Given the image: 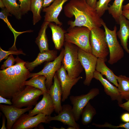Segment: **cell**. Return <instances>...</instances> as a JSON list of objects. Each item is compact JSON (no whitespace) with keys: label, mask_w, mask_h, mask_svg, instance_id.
I'll use <instances>...</instances> for the list:
<instances>
[{"label":"cell","mask_w":129,"mask_h":129,"mask_svg":"<svg viewBox=\"0 0 129 129\" xmlns=\"http://www.w3.org/2000/svg\"><path fill=\"white\" fill-rule=\"evenodd\" d=\"M43 0H31L30 11L33 14V23L35 25L40 21L42 17L41 12L43 7Z\"/></svg>","instance_id":"cell-29"},{"label":"cell","mask_w":129,"mask_h":129,"mask_svg":"<svg viewBox=\"0 0 129 129\" xmlns=\"http://www.w3.org/2000/svg\"><path fill=\"white\" fill-rule=\"evenodd\" d=\"M49 22L44 21L36 38L35 42L38 46L40 52L48 50V44L46 31Z\"/></svg>","instance_id":"cell-23"},{"label":"cell","mask_w":129,"mask_h":129,"mask_svg":"<svg viewBox=\"0 0 129 129\" xmlns=\"http://www.w3.org/2000/svg\"><path fill=\"white\" fill-rule=\"evenodd\" d=\"M64 48H62L59 55L52 61L47 62L43 69L36 73H31L29 78L37 75L44 76L46 78L45 85L48 91L53 84V79L57 71L60 68L64 55Z\"/></svg>","instance_id":"cell-8"},{"label":"cell","mask_w":129,"mask_h":129,"mask_svg":"<svg viewBox=\"0 0 129 129\" xmlns=\"http://www.w3.org/2000/svg\"><path fill=\"white\" fill-rule=\"evenodd\" d=\"M124 0H114L112 5H109L108 10L110 14L119 24V19L122 15L123 3Z\"/></svg>","instance_id":"cell-30"},{"label":"cell","mask_w":129,"mask_h":129,"mask_svg":"<svg viewBox=\"0 0 129 129\" xmlns=\"http://www.w3.org/2000/svg\"><path fill=\"white\" fill-rule=\"evenodd\" d=\"M48 116L41 113L32 116H28L27 113H24L15 123L12 129H32L37 127L41 123H48Z\"/></svg>","instance_id":"cell-11"},{"label":"cell","mask_w":129,"mask_h":129,"mask_svg":"<svg viewBox=\"0 0 129 129\" xmlns=\"http://www.w3.org/2000/svg\"><path fill=\"white\" fill-rule=\"evenodd\" d=\"M90 42L92 53L97 58H106L109 54L105 32L100 27L91 30Z\"/></svg>","instance_id":"cell-6"},{"label":"cell","mask_w":129,"mask_h":129,"mask_svg":"<svg viewBox=\"0 0 129 129\" xmlns=\"http://www.w3.org/2000/svg\"><path fill=\"white\" fill-rule=\"evenodd\" d=\"M5 117L4 116H3L2 117V125L1 128V129H7L5 126Z\"/></svg>","instance_id":"cell-42"},{"label":"cell","mask_w":129,"mask_h":129,"mask_svg":"<svg viewBox=\"0 0 129 129\" xmlns=\"http://www.w3.org/2000/svg\"><path fill=\"white\" fill-rule=\"evenodd\" d=\"M119 128H124L126 129H129V123H121L118 125L114 126V129H117Z\"/></svg>","instance_id":"cell-38"},{"label":"cell","mask_w":129,"mask_h":129,"mask_svg":"<svg viewBox=\"0 0 129 129\" xmlns=\"http://www.w3.org/2000/svg\"><path fill=\"white\" fill-rule=\"evenodd\" d=\"M0 7L2 9L5 8V6L2 0H0Z\"/></svg>","instance_id":"cell-43"},{"label":"cell","mask_w":129,"mask_h":129,"mask_svg":"<svg viewBox=\"0 0 129 129\" xmlns=\"http://www.w3.org/2000/svg\"><path fill=\"white\" fill-rule=\"evenodd\" d=\"M119 20L120 28L117 33V35L120 40L121 46L125 51L129 54V49L128 47L129 38V22L122 14L120 16Z\"/></svg>","instance_id":"cell-20"},{"label":"cell","mask_w":129,"mask_h":129,"mask_svg":"<svg viewBox=\"0 0 129 129\" xmlns=\"http://www.w3.org/2000/svg\"><path fill=\"white\" fill-rule=\"evenodd\" d=\"M11 15L5 8L0 11V18L2 19L7 25L12 32L13 33L14 37V41L12 46L9 49V50H17L16 47L15 43L17 37L20 34L26 32H32V30H30L22 32H18L16 31L12 27L8 19V16Z\"/></svg>","instance_id":"cell-26"},{"label":"cell","mask_w":129,"mask_h":129,"mask_svg":"<svg viewBox=\"0 0 129 129\" xmlns=\"http://www.w3.org/2000/svg\"><path fill=\"white\" fill-rule=\"evenodd\" d=\"M67 129H75L73 127L71 126H68Z\"/></svg>","instance_id":"cell-45"},{"label":"cell","mask_w":129,"mask_h":129,"mask_svg":"<svg viewBox=\"0 0 129 129\" xmlns=\"http://www.w3.org/2000/svg\"><path fill=\"white\" fill-rule=\"evenodd\" d=\"M33 106L21 108L12 105H0V109L7 119L6 128L12 129L15 123L25 113L32 109Z\"/></svg>","instance_id":"cell-14"},{"label":"cell","mask_w":129,"mask_h":129,"mask_svg":"<svg viewBox=\"0 0 129 129\" xmlns=\"http://www.w3.org/2000/svg\"><path fill=\"white\" fill-rule=\"evenodd\" d=\"M72 108V107L69 104L63 105L62 106L61 111L57 115L54 117L51 115L48 116L47 120L48 123L52 121H57L64 125L72 126L75 129H80V126L76 122Z\"/></svg>","instance_id":"cell-13"},{"label":"cell","mask_w":129,"mask_h":129,"mask_svg":"<svg viewBox=\"0 0 129 129\" xmlns=\"http://www.w3.org/2000/svg\"><path fill=\"white\" fill-rule=\"evenodd\" d=\"M120 119L124 123H129V113H123L120 116Z\"/></svg>","instance_id":"cell-35"},{"label":"cell","mask_w":129,"mask_h":129,"mask_svg":"<svg viewBox=\"0 0 129 129\" xmlns=\"http://www.w3.org/2000/svg\"><path fill=\"white\" fill-rule=\"evenodd\" d=\"M20 54H22L24 55H26L21 50L16 51L9 50L8 51H5L2 49L0 47V62H1L4 59H6L10 55L14 54L18 55Z\"/></svg>","instance_id":"cell-32"},{"label":"cell","mask_w":129,"mask_h":129,"mask_svg":"<svg viewBox=\"0 0 129 129\" xmlns=\"http://www.w3.org/2000/svg\"><path fill=\"white\" fill-rule=\"evenodd\" d=\"M43 93L39 89L30 86H26L23 90L12 98V105L20 108L36 105L39 97Z\"/></svg>","instance_id":"cell-7"},{"label":"cell","mask_w":129,"mask_h":129,"mask_svg":"<svg viewBox=\"0 0 129 129\" xmlns=\"http://www.w3.org/2000/svg\"><path fill=\"white\" fill-rule=\"evenodd\" d=\"M43 95L41 100L37 103L34 108L29 111L28 116H33L40 113L48 116L54 111L53 103L48 92H44Z\"/></svg>","instance_id":"cell-16"},{"label":"cell","mask_w":129,"mask_h":129,"mask_svg":"<svg viewBox=\"0 0 129 129\" xmlns=\"http://www.w3.org/2000/svg\"><path fill=\"white\" fill-rule=\"evenodd\" d=\"M112 0H99L97 1L95 9L99 16L101 17L108 10L109 3Z\"/></svg>","instance_id":"cell-31"},{"label":"cell","mask_w":129,"mask_h":129,"mask_svg":"<svg viewBox=\"0 0 129 129\" xmlns=\"http://www.w3.org/2000/svg\"><path fill=\"white\" fill-rule=\"evenodd\" d=\"M22 15L27 13L30 11L31 0H19Z\"/></svg>","instance_id":"cell-33"},{"label":"cell","mask_w":129,"mask_h":129,"mask_svg":"<svg viewBox=\"0 0 129 129\" xmlns=\"http://www.w3.org/2000/svg\"><path fill=\"white\" fill-rule=\"evenodd\" d=\"M64 55L62 65L72 78L80 76L84 69L78 57L79 47L75 45L65 41L64 44Z\"/></svg>","instance_id":"cell-3"},{"label":"cell","mask_w":129,"mask_h":129,"mask_svg":"<svg viewBox=\"0 0 129 129\" xmlns=\"http://www.w3.org/2000/svg\"><path fill=\"white\" fill-rule=\"evenodd\" d=\"M105 29L106 38L109 50V58L108 63L111 65L117 63L124 56V50L118 40L117 27L115 26L113 30L109 29L105 23H102Z\"/></svg>","instance_id":"cell-5"},{"label":"cell","mask_w":129,"mask_h":129,"mask_svg":"<svg viewBox=\"0 0 129 129\" xmlns=\"http://www.w3.org/2000/svg\"><path fill=\"white\" fill-rule=\"evenodd\" d=\"M64 11L66 17H75L74 21L68 22L70 27L84 26L91 30L102 26L103 20L99 16L95 9L84 0H70L64 6Z\"/></svg>","instance_id":"cell-2"},{"label":"cell","mask_w":129,"mask_h":129,"mask_svg":"<svg viewBox=\"0 0 129 129\" xmlns=\"http://www.w3.org/2000/svg\"><path fill=\"white\" fill-rule=\"evenodd\" d=\"M57 52L54 50H49L39 53L36 59L31 62H26L25 65L30 71L44 62L51 61L54 60L57 57Z\"/></svg>","instance_id":"cell-19"},{"label":"cell","mask_w":129,"mask_h":129,"mask_svg":"<svg viewBox=\"0 0 129 129\" xmlns=\"http://www.w3.org/2000/svg\"><path fill=\"white\" fill-rule=\"evenodd\" d=\"M106 61V59L103 58H98L96 70L99 72L102 75H105L108 81L118 87V83L116 75L106 66L105 63V62Z\"/></svg>","instance_id":"cell-22"},{"label":"cell","mask_w":129,"mask_h":129,"mask_svg":"<svg viewBox=\"0 0 129 129\" xmlns=\"http://www.w3.org/2000/svg\"><path fill=\"white\" fill-rule=\"evenodd\" d=\"M78 54V59L85 71L86 77L83 84L89 86L94 78L98 58L92 53L86 52L79 48Z\"/></svg>","instance_id":"cell-9"},{"label":"cell","mask_w":129,"mask_h":129,"mask_svg":"<svg viewBox=\"0 0 129 129\" xmlns=\"http://www.w3.org/2000/svg\"><path fill=\"white\" fill-rule=\"evenodd\" d=\"M122 14L128 20L129 22V10H123Z\"/></svg>","instance_id":"cell-41"},{"label":"cell","mask_w":129,"mask_h":129,"mask_svg":"<svg viewBox=\"0 0 129 129\" xmlns=\"http://www.w3.org/2000/svg\"><path fill=\"white\" fill-rule=\"evenodd\" d=\"M91 30L84 26L70 27L65 34V41L73 43L87 52L91 53L90 42Z\"/></svg>","instance_id":"cell-4"},{"label":"cell","mask_w":129,"mask_h":129,"mask_svg":"<svg viewBox=\"0 0 129 129\" xmlns=\"http://www.w3.org/2000/svg\"><path fill=\"white\" fill-rule=\"evenodd\" d=\"M16 59L15 64L0 70V95L7 99H11L24 89V83L31 73L26 62L17 56Z\"/></svg>","instance_id":"cell-1"},{"label":"cell","mask_w":129,"mask_h":129,"mask_svg":"<svg viewBox=\"0 0 129 129\" xmlns=\"http://www.w3.org/2000/svg\"><path fill=\"white\" fill-rule=\"evenodd\" d=\"M96 113L95 109L89 101L82 111L81 114L82 123L84 125H86L90 123Z\"/></svg>","instance_id":"cell-27"},{"label":"cell","mask_w":129,"mask_h":129,"mask_svg":"<svg viewBox=\"0 0 129 129\" xmlns=\"http://www.w3.org/2000/svg\"><path fill=\"white\" fill-rule=\"evenodd\" d=\"M0 103H5L9 105H12L11 99H8L5 98L2 96L0 95Z\"/></svg>","instance_id":"cell-36"},{"label":"cell","mask_w":129,"mask_h":129,"mask_svg":"<svg viewBox=\"0 0 129 129\" xmlns=\"http://www.w3.org/2000/svg\"><path fill=\"white\" fill-rule=\"evenodd\" d=\"M99 93L100 90L98 88H93L86 94L70 96V100L73 105L72 111L76 121L80 119L82 111L88 102Z\"/></svg>","instance_id":"cell-10"},{"label":"cell","mask_w":129,"mask_h":129,"mask_svg":"<svg viewBox=\"0 0 129 129\" xmlns=\"http://www.w3.org/2000/svg\"><path fill=\"white\" fill-rule=\"evenodd\" d=\"M59 81L62 91L61 101L64 102L70 93L72 87L82 77L79 76L76 78H72L68 75L66 71L62 65L56 72Z\"/></svg>","instance_id":"cell-12"},{"label":"cell","mask_w":129,"mask_h":129,"mask_svg":"<svg viewBox=\"0 0 129 129\" xmlns=\"http://www.w3.org/2000/svg\"><path fill=\"white\" fill-rule=\"evenodd\" d=\"M32 77L29 80L25 81L24 86H30L41 90L43 92H48L45 85L46 78L45 76L37 75Z\"/></svg>","instance_id":"cell-25"},{"label":"cell","mask_w":129,"mask_h":129,"mask_svg":"<svg viewBox=\"0 0 129 129\" xmlns=\"http://www.w3.org/2000/svg\"></svg>","instance_id":"cell-47"},{"label":"cell","mask_w":129,"mask_h":129,"mask_svg":"<svg viewBox=\"0 0 129 129\" xmlns=\"http://www.w3.org/2000/svg\"><path fill=\"white\" fill-rule=\"evenodd\" d=\"M84 0L86 1V0Z\"/></svg>","instance_id":"cell-46"},{"label":"cell","mask_w":129,"mask_h":129,"mask_svg":"<svg viewBox=\"0 0 129 129\" xmlns=\"http://www.w3.org/2000/svg\"><path fill=\"white\" fill-rule=\"evenodd\" d=\"M16 61V58H14L12 54L8 56L6 60L1 65L0 69L2 70H4L11 67L14 65Z\"/></svg>","instance_id":"cell-34"},{"label":"cell","mask_w":129,"mask_h":129,"mask_svg":"<svg viewBox=\"0 0 129 129\" xmlns=\"http://www.w3.org/2000/svg\"><path fill=\"white\" fill-rule=\"evenodd\" d=\"M69 0H55L48 6L43 8L42 11L45 12L44 21L54 22L61 26L62 24L58 18L64 4Z\"/></svg>","instance_id":"cell-15"},{"label":"cell","mask_w":129,"mask_h":129,"mask_svg":"<svg viewBox=\"0 0 129 129\" xmlns=\"http://www.w3.org/2000/svg\"><path fill=\"white\" fill-rule=\"evenodd\" d=\"M48 26L52 31V38L55 48L57 50L61 49L64 45L65 41V34L66 31L60 26L53 22H49Z\"/></svg>","instance_id":"cell-21"},{"label":"cell","mask_w":129,"mask_h":129,"mask_svg":"<svg viewBox=\"0 0 129 129\" xmlns=\"http://www.w3.org/2000/svg\"><path fill=\"white\" fill-rule=\"evenodd\" d=\"M94 78L100 82L104 88L105 92L110 97L112 101H117L118 105L123 103V99L118 87L114 86L108 80L104 78L99 72L96 70L94 73Z\"/></svg>","instance_id":"cell-17"},{"label":"cell","mask_w":129,"mask_h":129,"mask_svg":"<svg viewBox=\"0 0 129 129\" xmlns=\"http://www.w3.org/2000/svg\"><path fill=\"white\" fill-rule=\"evenodd\" d=\"M53 78L54 82L48 90V92L53 103L54 111L58 114L62 109L61 102L62 91L60 83L56 72Z\"/></svg>","instance_id":"cell-18"},{"label":"cell","mask_w":129,"mask_h":129,"mask_svg":"<svg viewBox=\"0 0 129 129\" xmlns=\"http://www.w3.org/2000/svg\"><path fill=\"white\" fill-rule=\"evenodd\" d=\"M118 105L123 109L127 111L129 113V100L126 102Z\"/></svg>","instance_id":"cell-37"},{"label":"cell","mask_w":129,"mask_h":129,"mask_svg":"<svg viewBox=\"0 0 129 129\" xmlns=\"http://www.w3.org/2000/svg\"><path fill=\"white\" fill-rule=\"evenodd\" d=\"M86 2L90 6L95 9L97 0H86Z\"/></svg>","instance_id":"cell-39"},{"label":"cell","mask_w":129,"mask_h":129,"mask_svg":"<svg viewBox=\"0 0 129 129\" xmlns=\"http://www.w3.org/2000/svg\"><path fill=\"white\" fill-rule=\"evenodd\" d=\"M129 10V3L127 4L123 5V10Z\"/></svg>","instance_id":"cell-44"},{"label":"cell","mask_w":129,"mask_h":129,"mask_svg":"<svg viewBox=\"0 0 129 129\" xmlns=\"http://www.w3.org/2000/svg\"><path fill=\"white\" fill-rule=\"evenodd\" d=\"M55 0H43V8L47 7L50 5Z\"/></svg>","instance_id":"cell-40"},{"label":"cell","mask_w":129,"mask_h":129,"mask_svg":"<svg viewBox=\"0 0 129 129\" xmlns=\"http://www.w3.org/2000/svg\"><path fill=\"white\" fill-rule=\"evenodd\" d=\"M5 8L11 14L14 15L18 20L21 19L22 13L20 5L17 0H2Z\"/></svg>","instance_id":"cell-28"},{"label":"cell","mask_w":129,"mask_h":129,"mask_svg":"<svg viewBox=\"0 0 129 129\" xmlns=\"http://www.w3.org/2000/svg\"><path fill=\"white\" fill-rule=\"evenodd\" d=\"M116 78L118 83L117 87L122 99L127 101L129 100V77L120 75Z\"/></svg>","instance_id":"cell-24"}]
</instances>
